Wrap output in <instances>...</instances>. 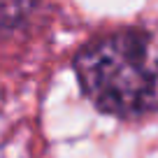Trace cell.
<instances>
[{
    "mask_svg": "<svg viewBox=\"0 0 158 158\" xmlns=\"http://www.w3.org/2000/svg\"><path fill=\"white\" fill-rule=\"evenodd\" d=\"M37 7L40 0H0V40L26 28Z\"/></svg>",
    "mask_w": 158,
    "mask_h": 158,
    "instance_id": "7a4b0ae2",
    "label": "cell"
},
{
    "mask_svg": "<svg viewBox=\"0 0 158 158\" xmlns=\"http://www.w3.org/2000/svg\"><path fill=\"white\" fill-rule=\"evenodd\" d=\"M84 98L98 112L139 118L158 112V42L144 30H118L91 40L74 56Z\"/></svg>",
    "mask_w": 158,
    "mask_h": 158,
    "instance_id": "6da1fadb",
    "label": "cell"
}]
</instances>
